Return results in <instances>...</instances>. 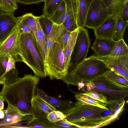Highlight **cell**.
<instances>
[{
  "instance_id": "28",
  "label": "cell",
  "mask_w": 128,
  "mask_h": 128,
  "mask_svg": "<svg viewBox=\"0 0 128 128\" xmlns=\"http://www.w3.org/2000/svg\"><path fill=\"white\" fill-rule=\"evenodd\" d=\"M128 22L124 21L122 16L118 17L117 19L113 40H118L123 38L126 29L128 26Z\"/></svg>"
},
{
  "instance_id": "39",
  "label": "cell",
  "mask_w": 128,
  "mask_h": 128,
  "mask_svg": "<svg viewBox=\"0 0 128 128\" xmlns=\"http://www.w3.org/2000/svg\"><path fill=\"white\" fill-rule=\"evenodd\" d=\"M17 28L20 34H28L34 35L32 30L27 26L18 24Z\"/></svg>"
},
{
  "instance_id": "17",
  "label": "cell",
  "mask_w": 128,
  "mask_h": 128,
  "mask_svg": "<svg viewBox=\"0 0 128 128\" xmlns=\"http://www.w3.org/2000/svg\"><path fill=\"white\" fill-rule=\"evenodd\" d=\"M24 128H59L56 123L50 122L46 116L36 113L32 114L30 118L26 122Z\"/></svg>"
},
{
  "instance_id": "41",
  "label": "cell",
  "mask_w": 128,
  "mask_h": 128,
  "mask_svg": "<svg viewBox=\"0 0 128 128\" xmlns=\"http://www.w3.org/2000/svg\"><path fill=\"white\" fill-rule=\"evenodd\" d=\"M17 2L20 4L28 5L36 4L44 2V0H16Z\"/></svg>"
},
{
  "instance_id": "12",
  "label": "cell",
  "mask_w": 128,
  "mask_h": 128,
  "mask_svg": "<svg viewBox=\"0 0 128 128\" xmlns=\"http://www.w3.org/2000/svg\"><path fill=\"white\" fill-rule=\"evenodd\" d=\"M4 118L0 119V128H22V122L26 120V116L18 112L12 106L8 105L4 110Z\"/></svg>"
},
{
  "instance_id": "37",
  "label": "cell",
  "mask_w": 128,
  "mask_h": 128,
  "mask_svg": "<svg viewBox=\"0 0 128 128\" xmlns=\"http://www.w3.org/2000/svg\"><path fill=\"white\" fill-rule=\"evenodd\" d=\"M62 24L66 30L70 32L78 28L77 19L75 18H70L64 21Z\"/></svg>"
},
{
  "instance_id": "3",
  "label": "cell",
  "mask_w": 128,
  "mask_h": 128,
  "mask_svg": "<svg viewBox=\"0 0 128 128\" xmlns=\"http://www.w3.org/2000/svg\"><path fill=\"white\" fill-rule=\"evenodd\" d=\"M110 70L102 60L96 56L92 55L68 71L62 80L67 85L78 86L80 82L92 81Z\"/></svg>"
},
{
  "instance_id": "2",
  "label": "cell",
  "mask_w": 128,
  "mask_h": 128,
  "mask_svg": "<svg viewBox=\"0 0 128 128\" xmlns=\"http://www.w3.org/2000/svg\"><path fill=\"white\" fill-rule=\"evenodd\" d=\"M105 110L77 100L63 113L74 128H96L111 117L102 115Z\"/></svg>"
},
{
  "instance_id": "20",
  "label": "cell",
  "mask_w": 128,
  "mask_h": 128,
  "mask_svg": "<svg viewBox=\"0 0 128 128\" xmlns=\"http://www.w3.org/2000/svg\"><path fill=\"white\" fill-rule=\"evenodd\" d=\"M79 28H78L74 32H71L68 42L63 50L64 56L65 68L67 72Z\"/></svg>"
},
{
  "instance_id": "9",
  "label": "cell",
  "mask_w": 128,
  "mask_h": 128,
  "mask_svg": "<svg viewBox=\"0 0 128 128\" xmlns=\"http://www.w3.org/2000/svg\"><path fill=\"white\" fill-rule=\"evenodd\" d=\"M20 36L17 27L12 34L0 45V60L8 61L10 55L16 62H22L20 51Z\"/></svg>"
},
{
  "instance_id": "46",
  "label": "cell",
  "mask_w": 128,
  "mask_h": 128,
  "mask_svg": "<svg viewBox=\"0 0 128 128\" xmlns=\"http://www.w3.org/2000/svg\"><path fill=\"white\" fill-rule=\"evenodd\" d=\"M45 0H44V1Z\"/></svg>"
},
{
  "instance_id": "44",
  "label": "cell",
  "mask_w": 128,
  "mask_h": 128,
  "mask_svg": "<svg viewBox=\"0 0 128 128\" xmlns=\"http://www.w3.org/2000/svg\"><path fill=\"white\" fill-rule=\"evenodd\" d=\"M70 2L76 6L78 9V0H69Z\"/></svg>"
},
{
  "instance_id": "45",
  "label": "cell",
  "mask_w": 128,
  "mask_h": 128,
  "mask_svg": "<svg viewBox=\"0 0 128 128\" xmlns=\"http://www.w3.org/2000/svg\"><path fill=\"white\" fill-rule=\"evenodd\" d=\"M4 111L3 110H0V119L3 118L5 116Z\"/></svg>"
},
{
  "instance_id": "18",
  "label": "cell",
  "mask_w": 128,
  "mask_h": 128,
  "mask_svg": "<svg viewBox=\"0 0 128 128\" xmlns=\"http://www.w3.org/2000/svg\"><path fill=\"white\" fill-rule=\"evenodd\" d=\"M52 29L54 32V42L60 44L63 50L68 42L71 32L66 30L62 24H58L54 23Z\"/></svg>"
},
{
  "instance_id": "16",
  "label": "cell",
  "mask_w": 128,
  "mask_h": 128,
  "mask_svg": "<svg viewBox=\"0 0 128 128\" xmlns=\"http://www.w3.org/2000/svg\"><path fill=\"white\" fill-rule=\"evenodd\" d=\"M37 94L42 98L54 106L56 110L63 113L70 108L74 102L68 100H64L47 94L42 90L37 88Z\"/></svg>"
},
{
  "instance_id": "35",
  "label": "cell",
  "mask_w": 128,
  "mask_h": 128,
  "mask_svg": "<svg viewBox=\"0 0 128 128\" xmlns=\"http://www.w3.org/2000/svg\"><path fill=\"white\" fill-rule=\"evenodd\" d=\"M66 116L64 113L57 110L50 112L47 116V119L52 123H55L66 118Z\"/></svg>"
},
{
  "instance_id": "22",
  "label": "cell",
  "mask_w": 128,
  "mask_h": 128,
  "mask_svg": "<svg viewBox=\"0 0 128 128\" xmlns=\"http://www.w3.org/2000/svg\"><path fill=\"white\" fill-rule=\"evenodd\" d=\"M107 8L110 15L118 18L122 16V0H101Z\"/></svg>"
},
{
  "instance_id": "40",
  "label": "cell",
  "mask_w": 128,
  "mask_h": 128,
  "mask_svg": "<svg viewBox=\"0 0 128 128\" xmlns=\"http://www.w3.org/2000/svg\"><path fill=\"white\" fill-rule=\"evenodd\" d=\"M16 62L12 56H10L8 58L7 66L5 73L16 67Z\"/></svg>"
},
{
  "instance_id": "24",
  "label": "cell",
  "mask_w": 128,
  "mask_h": 128,
  "mask_svg": "<svg viewBox=\"0 0 128 128\" xmlns=\"http://www.w3.org/2000/svg\"><path fill=\"white\" fill-rule=\"evenodd\" d=\"M63 0L66 4V10L55 23L57 24H62L64 21L72 18H75L77 19L78 9L77 7L69 0Z\"/></svg>"
},
{
  "instance_id": "27",
  "label": "cell",
  "mask_w": 128,
  "mask_h": 128,
  "mask_svg": "<svg viewBox=\"0 0 128 128\" xmlns=\"http://www.w3.org/2000/svg\"><path fill=\"white\" fill-rule=\"evenodd\" d=\"M108 80L119 86L128 88V81L121 75L110 70L104 75Z\"/></svg>"
},
{
  "instance_id": "4",
  "label": "cell",
  "mask_w": 128,
  "mask_h": 128,
  "mask_svg": "<svg viewBox=\"0 0 128 128\" xmlns=\"http://www.w3.org/2000/svg\"><path fill=\"white\" fill-rule=\"evenodd\" d=\"M20 51L22 62L40 78L47 76L44 62L38 49L35 37L28 34H20Z\"/></svg>"
},
{
  "instance_id": "11",
  "label": "cell",
  "mask_w": 128,
  "mask_h": 128,
  "mask_svg": "<svg viewBox=\"0 0 128 128\" xmlns=\"http://www.w3.org/2000/svg\"><path fill=\"white\" fill-rule=\"evenodd\" d=\"M98 58L102 60L111 70L121 75L128 81V55Z\"/></svg>"
},
{
  "instance_id": "8",
  "label": "cell",
  "mask_w": 128,
  "mask_h": 128,
  "mask_svg": "<svg viewBox=\"0 0 128 128\" xmlns=\"http://www.w3.org/2000/svg\"><path fill=\"white\" fill-rule=\"evenodd\" d=\"M110 15L101 0H94L88 12L84 26L92 29L102 24Z\"/></svg>"
},
{
  "instance_id": "34",
  "label": "cell",
  "mask_w": 128,
  "mask_h": 128,
  "mask_svg": "<svg viewBox=\"0 0 128 128\" xmlns=\"http://www.w3.org/2000/svg\"><path fill=\"white\" fill-rule=\"evenodd\" d=\"M81 94L89 96L92 98L106 104L108 102L106 97L102 93L97 92L93 90H86Z\"/></svg>"
},
{
  "instance_id": "6",
  "label": "cell",
  "mask_w": 128,
  "mask_h": 128,
  "mask_svg": "<svg viewBox=\"0 0 128 128\" xmlns=\"http://www.w3.org/2000/svg\"><path fill=\"white\" fill-rule=\"evenodd\" d=\"M44 66L46 76L51 80H62L68 73L62 50L58 42H54L49 50Z\"/></svg>"
},
{
  "instance_id": "10",
  "label": "cell",
  "mask_w": 128,
  "mask_h": 128,
  "mask_svg": "<svg viewBox=\"0 0 128 128\" xmlns=\"http://www.w3.org/2000/svg\"><path fill=\"white\" fill-rule=\"evenodd\" d=\"M18 25L14 12L0 13V45L14 31Z\"/></svg>"
},
{
  "instance_id": "32",
  "label": "cell",
  "mask_w": 128,
  "mask_h": 128,
  "mask_svg": "<svg viewBox=\"0 0 128 128\" xmlns=\"http://www.w3.org/2000/svg\"><path fill=\"white\" fill-rule=\"evenodd\" d=\"M19 73L16 67L4 73L1 78L4 85L10 84L14 82L18 76Z\"/></svg>"
},
{
  "instance_id": "23",
  "label": "cell",
  "mask_w": 128,
  "mask_h": 128,
  "mask_svg": "<svg viewBox=\"0 0 128 128\" xmlns=\"http://www.w3.org/2000/svg\"><path fill=\"white\" fill-rule=\"evenodd\" d=\"M36 16L31 13H28L22 16L16 17L18 24L29 27L32 31L35 39L36 34Z\"/></svg>"
},
{
  "instance_id": "31",
  "label": "cell",
  "mask_w": 128,
  "mask_h": 128,
  "mask_svg": "<svg viewBox=\"0 0 128 128\" xmlns=\"http://www.w3.org/2000/svg\"><path fill=\"white\" fill-rule=\"evenodd\" d=\"M43 30L46 36L50 34L54 22L48 16L43 14L38 16Z\"/></svg>"
},
{
  "instance_id": "13",
  "label": "cell",
  "mask_w": 128,
  "mask_h": 128,
  "mask_svg": "<svg viewBox=\"0 0 128 128\" xmlns=\"http://www.w3.org/2000/svg\"><path fill=\"white\" fill-rule=\"evenodd\" d=\"M116 41L110 38H96L91 48L98 57L108 56Z\"/></svg>"
},
{
  "instance_id": "19",
  "label": "cell",
  "mask_w": 128,
  "mask_h": 128,
  "mask_svg": "<svg viewBox=\"0 0 128 128\" xmlns=\"http://www.w3.org/2000/svg\"><path fill=\"white\" fill-rule=\"evenodd\" d=\"M36 40L40 53L44 62L45 61L46 48V38L38 16H36Z\"/></svg>"
},
{
  "instance_id": "30",
  "label": "cell",
  "mask_w": 128,
  "mask_h": 128,
  "mask_svg": "<svg viewBox=\"0 0 128 128\" xmlns=\"http://www.w3.org/2000/svg\"><path fill=\"white\" fill-rule=\"evenodd\" d=\"M18 8L16 0H0V11L2 12L14 13Z\"/></svg>"
},
{
  "instance_id": "43",
  "label": "cell",
  "mask_w": 128,
  "mask_h": 128,
  "mask_svg": "<svg viewBox=\"0 0 128 128\" xmlns=\"http://www.w3.org/2000/svg\"><path fill=\"white\" fill-rule=\"evenodd\" d=\"M4 101L3 96L0 95V110H3L4 107Z\"/></svg>"
},
{
  "instance_id": "42",
  "label": "cell",
  "mask_w": 128,
  "mask_h": 128,
  "mask_svg": "<svg viewBox=\"0 0 128 128\" xmlns=\"http://www.w3.org/2000/svg\"><path fill=\"white\" fill-rule=\"evenodd\" d=\"M6 68L4 66L2 62L0 60V84H4V83L2 80L1 78L5 72Z\"/></svg>"
},
{
  "instance_id": "7",
  "label": "cell",
  "mask_w": 128,
  "mask_h": 128,
  "mask_svg": "<svg viewBox=\"0 0 128 128\" xmlns=\"http://www.w3.org/2000/svg\"><path fill=\"white\" fill-rule=\"evenodd\" d=\"M90 45L88 30L84 28H80L68 72L73 69L86 58Z\"/></svg>"
},
{
  "instance_id": "14",
  "label": "cell",
  "mask_w": 128,
  "mask_h": 128,
  "mask_svg": "<svg viewBox=\"0 0 128 128\" xmlns=\"http://www.w3.org/2000/svg\"><path fill=\"white\" fill-rule=\"evenodd\" d=\"M117 18L110 15L102 24L93 29L96 38L113 40Z\"/></svg>"
},
{
  "instance_id": "33",
  "label": "cell",
  "mask_w": 128,
  "mask_h": 128,
  "mask_svg": "<svg viewBox=\"0 0 128 128\" xmlns=\"http://www.w3.org/2000/svg\"><path fill=\"white\" fill-rule=\"evenodd\" d=\"M125 102L126 100L121 102L117 103L116 106V111L114 114L102 124L100 127L108 125L118 118L120 114L124 109V106Z\"/></svg>"
},
{
  "instance_id": "5",
  "label": "cell",
  "mask_w": 128,
  "mask_h": 128,
  "mask_svg": "<svg viewBox=\"0 0 128 128\" xmlns=\"http://www.w3.org/2000/svg\"><path fill=\"white\" fill-rule=\"evenodd\" d=\"M83 88L87 90H93L103 94L106 97L107 104L121 102L128 96V88L122 87L112 82L104 75L93 80L84 82Z\"/></svg>"
},
{
  "instance_id": "26",
  "label": "cell",
  "mask_w": 128,
  "mask_h": 128,
  "mask_svg": "<svg viewBox=\"0 0 128 128\" xmlns=\"http://www.w3.org/2000/svg\"><path fill=\"white\" fill-rule=\"evenodd\" d=\"M74 96L75 98L77 100L86 104L97 106L105 110L108 109L106 104L94 100L89 96L78 92H76Z\"/></svg>"
},
{
  "instance_id": "15",
  "label": "cell",
  "mask_w": 128,
  "mask_h": 128,
  "mask_svg": "<svg viewBox=\"0 0 128 128\" xmlns=\"http://www.w3.org/2000/svg\"><path fill=\"white\" fill-rule=\"evenodd\" d=\"M30 106L32 112L39 114L46 117L50 112L56 110L48 101L37 94L32 100Z\"/></svg>"
},
{
  "instance_id": "38",
  "label": "cell",
  "mask_w": 128,
  "mask_h": 128,
  "mask_svg": "<svg viewBox=\"0 0 128 128\" xmlns=\"http://www.w3.org/2000/svg\"><path fill=\"white\" fill-rule=\"evenodd\" d=\"M122 17L123 20L128 22V0H122Z\"/></svg>"
},
{
  "instance_id": "29",
  "label": "cell",
  "mask_w": 128,
  "mask_h": 128,
  "mask_svg": "<svg viewBox=\"0 0 128 128\" xmlns=\"http://www.w3.org/2000/svg\"><path fill=\"white\" fill-rule=\"evenodd\" d=\"M63 0H46L43 9V14L50 17Z\"/></svg>"
},
{
  "instance_id": "25",
  "label": "cell",
  "mask_w": 128,
  "mask_h": 128,
  "mask_svg": "<svg viewBox=\"0 0 128 128\" xmlns=\"http://www.w3.org/2000/svg\"><path fill=\"white\" fill-rule=\"evenodd\" d=\"M128 55V47L123 38L116 40L108 56L116 57Z\"/></svg>"
},
{
  "instance_id": "21",
  "label": "cell",
  "mask_w": 128,
  "mask_h": 128,
  "mask_svg": "<svg viewBox=\"0 0 128 128\" xmlns=\"http://www.w3.org/2000/svg\"><path fill=\"white\" fill-rule=\"evenodd\" d=\"M94 0H78L77 22L79 28H84V24L90 5Z\"/></svg>"
},
{
  "instance_id": "1",
  "label": "cell",
  "mask_w": 128,
  "mask_h": 128,
  "mask_svg": "<svg viewBox=\"0 0 128 128\" xmlns=\"http://www.w3.org/2000/svg\"><path fill=\"white\" fill-rule=\"evenodd\" d=\"M39 78L36 75L25 74L14 82L3 85L0 92L8 105L20 113L27 116L32 115L30 103L34 96L36 88Z\"/></svg>"
},
{
  "instance_id": "36",
  "label": "cell",
  "mask_w": 128,
  "mask_h": 128,
  "mask_svg": "<svg viewBox=\"0 0 128 128\" xmlns=\"http://www.w3.org/2000/svg\"><path fill=\"white\" fill-rule=\"evenodd\" d=\"M66 8V4L63 0L55 10L52 16L49 18L54 23H55L64 12Z\"/></svg>"
}]
</instances>
